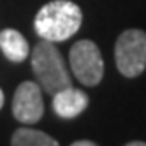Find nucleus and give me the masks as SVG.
Here are the masks:
<instances>
[{
  "label": "nucleus",
  "instance_id": "obj_1",
  "mask_svg": "<svg viewBox=\"0 0 146 146\" xmlns=\"http://www.w3.org/2000/svg\"><path fill=\"white\" fill-rule=\"evenodd\" d=\"M81 9L70 0H53L39 9L35 16V32L40 39L60 42L72 37L81 27Z\"/></svg>",
  "mask_w": 146,
  "mask_h": 146
},
{
  "label": "nucleus",
  "instance_id": "obj_2",
  "mask_svg": "<svg viewBox=\"0 0 146 146\" xmlns=\"http://www.w3.org/2000/svg\"><path fill=\"white\" fill-rule=\"evenodd\" d=\"M32 69L40 88H44V92H48L49 95L72 86L64 58L51 40L42 39L37 42L32 51Z\"/></svg>",
  "mask_w": 146,
  "mask_h": 146
},
{
  "label": "nucleus",
  "instance_id": "obj_3",
  "mask_svg": "<svg viewBox=\"0 0 146 146\" xmlns=\"http://www.w3.org/2000/svg\"><path fill=\"white\" fill-rule=\"evenodd\" d=\"M116 67L125 78H137L146 69V32L130 28L118 37L114 46Z\"/></svg>",
  "mask_w": 146,
  "mask_h": 146
},
{
  "label": "nucleus",
  "instance_id": "obj_4",
  "mask_svg": "<svg viewBox=\"0 0 146 146\" xmlns=\"http://www.w3.org/2000/svg\"><path fill=\"white\" fill-rule=\"evenodd\" d=\"M69 64L74 76L86 86H95L104 76V60L100 49L92 40H78L70 48Z\"/></svg>",
  "mask_w": 146,
  "mask_h": 146
},
{
  "label": "nucleus",
  "instance_id": "obj_5",
  "mask_svg": "<svg viewBox=\"0 0 146 146\" xmlns=\"http://www.w3.org/2000/svg\"><path fill=\"white\" fill-rule=\"evenodd\" d=\"M13 114L21 123H37L44 114V102L40 88L34 81L21 83L13 97Z\"/></svg>",
  "mask_w": 146,
  "mask_h": 146
},
{
  "label": "nucleus",
  "instance_id": "obj_6",
  "mask_svg": "<svg viewBox=\"0 0 146 146\" xmlns=\"http://www.w3.org/2000/svg\"><path fill=\"white\" fill-rule=\"evenodd\" d=\"M53 97V111L60 118H76L88 106V95L78 88H64Z\"/></svg>",
  "mask_w": 146,
  "mask_h": 146
},
{
  "label": "nucleus",
  "instance_id": "obj_7",
  "mask_svg": "<svg viewBox=\"0 0 146 146\" xmlns=\"http://www.w3.org/2000/svg\"><path fill=\"white\" fill-rule=\"evenodd\" d=\"M0 49L11 62H23L30 51L27 39L14 28H7L0 32Z\"/></svg>",
  "mask_w": 146,
  "mask_h": 146
},
{
  "label": "nucleus",
  "instance_id": "obj_8",
  "mask_svg": "<svg viewBox=\"0 0 146 146\" xmlns=\"http://www.w3.org/2000/svg\"><path fill=\"white\" fill-rule=\"evenodd\" d=\"M11 146H60L51 135L35 129H18L13 134Z\"/></svg>",
  "mask_w": 146,
  "mask_h": 146
},
{
  "label": "nucleus",
  "instance_id": "obj_9",
  "mask_svg": "<svg viewBox=\"0 0 146 146\" xmlns=\"http://www.w3.org/2000/svg\"><path fill=\"white\" fill-rule=\"evenodd\" d=\"M70 146H97V144L92 143V141H76V143H72Z\"/></svg>",
  "mask_w": 146,
  "mask_h": 146
},
{
  "label": "nucleus",
  "instance_id": "obj_10",
  "mask_svg": "<svg viewBox=\"0 0 146 146\" xmlns=\"http://www.w3.org/2000/svg\"><path fill=\"white\" fill-rule=\"evenodd\" d=\"M125 146H146V143H143V141H132V143H127Z\"/></svg>",
  "mask_w": 146,
  "mask_h": 146
},
{
  "label": "nucleus",
  "instance_id": "obj_11",
  "mask_svg": "<svg viewBox=\"0 0 146 146\" xmlns=\"http://www.w3.org/2000/svg\"><path fill=\"white\" fill-rule=\"evenodd\" d=\"M2 106H4V92L0 90V109H2Z\"/></svg>",
  "mask_w": 146,
  "mask_h": 146
}]
</instances>
